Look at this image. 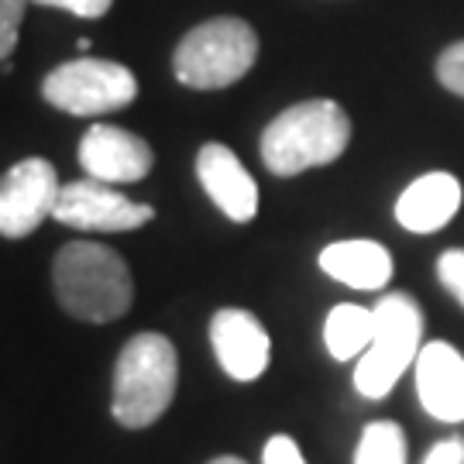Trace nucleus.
<instances>
[{
	"label": "nucleus",
	"instance_id": "nucleus-13",
	"mask_svg": "<svg viewBox=\"0 0 464 464\" xmlns=\"http://www.w3.org/2000/svg\"><path fill=\"white\" fill-rule=\"evenodd\" d=\"M461 207V183L450 172H423L396 199V220L410 234H433L448 227Z\"/></svg>",
	"mask_w": 464,
	"mask_h": 464
},
{
	"label": "nucleus",
	"instance_id": "nucleus-17",
	"mask_svg": "<svg viewBox=\"0 0 464 464\" xmlns=\"http://www.w3.org/2000/svg\"><path fill=\"white\" fill-rule=\"evenodd\" d=\"M437 80L454 97H464V38L437 55Z\"/></svg>",
	"mask_w": 464,
	"mask_h": 464
},
{
	"label": "nucleus",
	"instance_id": "nucleus-7",
	"mask_svg": "<svg viewBox=\"0 0 464 464\" xmlns=\"http://www.w3.org/2000/svg\"><path fill=\"white\" fill-rule=\"evenodd\" d=\"M59 172L49 159H21L4 172L0 179V234L4 237H28L42 227V220L52 217L59 203Z\"/></svg>",
	"mask_w": 464,
	"mask_h": 464
},
{
	"label": "nucleus",
	"instance_id": "nucleus-2",
	"mask_svg": "<svg viewBox=\"0 0 464 464\" xmlns=\"http://www.w3.org/2000/svg\"><path fill=\"white\" fill-rule=\"evenodd\" d=\"M351 141V117L334 100H303L268 121L258 151L272 176H299L306 169L337 162Z\"/></svg>",
	"mask_w": 464,
	"mask_h": 464
},
{
	"label": "nucleus",
	"instance_id": "nucleus-20",
	"mask_svg": "<svg viewBox=\"0 0 464 464\" xmlns=\"http://www.w3.org/2000/svg\"><path fill=\"white\" fill-rule=\"evenodd\" d=\"M262 464H306V458L289 433H276V437H268L266 450H262Z\"/></svg>",
	"mask_w": 464,
	"mask_h": 464
},
{
	"label": "nucleus",
	"instance_id": "nucleus-16",
	"mask_svg": "<svg viewBox=\"0 0 464 464\" xmlns=\"http://www.w3.org/2000/svg\"><path fill=\"white\" fill-rule=\"evenodd\" d=\"M406 433L392 420H375L362 430L354 464H406Z\"/></svg>",
	"mask_w": 464,
	"mask_h": 464
},
{
	"label": "nucleus",
	"instance_id": "nucleus-12",
	"mask_svg": "<svg viewBox=\"0 0 464 464\" xmlns=\"http://www.w3.org/2000/svg\"><path fill=\"white\" fill-rule=\"evenodd\" d=\"M420 406L440 423H464V354L448 341H427L416 358Z\"/></svg>",
	"mask_w": 464,
	"mask_h": 464
},
{
	"label": "nucleus",
	"instance_id": "nucleus-6",
	"mask_svg": "<svg viewBox=\"0 0 464 464\" xmlns=\"http://www.w3.org/2000/svg\"><path fill=\"white\" fill-rule=\"evenodd\" d=\"M42 97L63 114L100 117L131 107L138 97V80L124 63L80 55L55 66L42 80Z\"/></svg>",
	"mask_w": 464,
	"mask_h": 464
},
{
	"label": "nucleus",
	"instance_id": "nucleus-10",
	"mask_svg": "<svg viewBox=\"0 0 464 464\" xmlns=\"http://www.w3.org/2000/svg\"><path fill=\"white\" fill-rule=\"evenodd\" d=\"M210 348H214L217 365L234 382H255L266 375L268 358H272V341L262 320L248 310L224 306L210 320Z\"/></svg>",
	"mask_w": 464,
	"mask_h": 464
},
{
	"label": "nucleus",
	"instance_id": "nucleus-19",
	"mask_svg": "<svg viewBox=\"0 0 464 464\" xmlns=\"http://www.w3.org/2000/svg\"><path fill=\"white\" fill-rule=\"evenodd\" d=\"M437 279L464 306V248H448L437 258Z\"/></svg>",
	"mask_w": 464,
	"mask_h": 464
},
{
	"label": "nucleus",
	"instance_id": "nucleus-3",
	"mask_svg": "<svg viewBox=\"0 0 464 464\" xmlns=\"http://www.w3.org/2000/svg\"><path fill=\"white\" fill-rule=\"evenodd\" d=\"M179 385V358L166 334L141 331L121 348L111 413L124 430H145L166 413Z\"/></svg>",
	"mask_w": 464,
	"mask_h": 464
},
{
	"label": "nucleus",
	"instance_id": "nucleus-1",
	"mask_svg": "<svg viewBox=\"0 0 464 464\" xmlns=\"http://www.w3.org/2000/svg\"><path fill=\"white\" fill-rule=\"evenodd\" d=\"M52 289L59 306L86 324H111L134 303L131 268L100 241H69L55 251Z\"/></svg>",
	"mask_w": 464,
	"mask_h": 464
},
{
	"label": "nucleus",
	"instance_id": "nucleus-23",
	"mask_svg": "<svg viewBox=\"0 0 464 464\" xmlns=\"http://www.w3.org/2000/svg\"><path fill=\"white\" fill-rule=\"evenodd\" d=\"M207 464H248V461H241V458H234V454H220V458H214V461H207Z\"/></svg>",
	"mask_w": 464,
	"mask_h": 464
},
{
	"label": "nucleus",
	"instance_id": "nucleus-15",
	"mask_svg": "<svg viewBox=\"0 0 464 464\" xmlns=\"http://www.w3.org/2000/svg\"><path fill=\"white\" fill-rule=\"evenodd\" d=\"M375 337V314L358 303H337L324 320V344L337 362L362 358Z\"/></svg>",
	"mask_w": 464,
	"mask_h": 464
},
{
	"label": "nucleus",
	"instance_id": "nucleus-9",
	"mask_svg": "<svg viewBox=\"0 0 464 464\" xmlns=\"http://www.w3.org/2000/svg\"><path fill=\"white\" fill-rule=\"evenodd\" d=\"M76 159L90 179L111 186L141 183L155 166V151L149 141L117 124H90L80 138Z\"/></svg>",
	"mask_w": 464,
	"mask_h": 464
},
{
	"label": "nucleus",
	"instance_id": "nucleus-8",
	"mask_svg": "<svg viewBox=\"0 0 464 464\" xmlns=\"http://www.w3.org/2000/svg\"><path fill=\"white\" fill-rule=\"evenodd\" d=\"M52 217L72 231H134L151 224L155 210L149 203L128 199L111 183L80 179V183L63 186Z\"/></svg>",
	"mask_w": 464,
	"mask_h": 464
},
{
	"label": "nucleus",
	"instance_id": "nucleus-11",
	"mask_svg": "<svg viewBox=\"0 0 464 464\" xmlns=\"http://www.w3.org/2000/svg\"><path fill=\"white\" fill-rule=\"evenodd\" d=\"M197 179L203 193L214 199L217 210L234 220V224H248L258 214V186L251 179L245 162L220 141H207L197 151Z\"/></svg>",
	"mask_w": 464,
	"mask_h": 464
},
{
	"label": "nucleus",
	"instance_id": "nucleus-18",
	"mask_svg": "<svg viewBox=\"0 0 464 464\" xmlns=\"http://www.w3.org/2000/svg\"><path fill=\"white\" fill-rule=\"evenodd\" d=\"M24 7H28V0H0V59L4 63H11V55H14Z\"/></svg>",
	"mask_w": 464,
	"mask_h": 464
},
{
	"label": "nucleus",
	"instance_id": "nucleus-5",
	"mask_svg": "<svg viewBox=\"0 0 464 464\" xmlns=\"http://www.w3.org/2000/svg\"><path fill=\"white\" fill-rule=\"evenodd\" d=\"M375 337L358 358L354 389L365 399H385L423 351V310L410 293H385L372 306Z\"/></svg>",
	"mask_w": 464,
	"mask_h": 464
},
{
	"label": "nucleus",
	"instance_id": "nucleus-4",
	"mask_svg": "<svg viewBox=\"0 0 464 464\" xmlns=\"http://www.w3.org/2000/svg\"><path fill=\"white\" fill-rule=\"evenodd\" d=\"M258 59V34L241 17H210L183 34L172 55L176 80L189 90H224L245 80Z\"/></svg>",
	"mask_w": 464,
	"mask_h": 464
},
{
	"label": "nucleus",
	"instance_id": "nucleus-21",
	"mask_svg": "<svg viewBox=\"0 0 464 464\" xmlns=\"http://www.w3.org/2000/svg\"><path fill=\"white\" fill-rule=\"evenodd\" d=\"M32 4L55 7V11H69V14H76V17H103L111 11L114 0H32Z\"/></svg>",
	"mask_w": 464,
	"mask_h": 464
},
{
	"label": "nucleus",
	"instance_id": "nucleus-22",
	"mask_svg": "<svg viewBox=\"0 0 464 464\" xmlns=\"http://www.w3.org/2000/svg\"><path fill=\"white\" fill-rule=\"evenodd\" d=\"M423 464H464V440H458V437L437 440Z\"/></svg>",
	"mask_w": 464,
	"mask_h": 464
},
{
	"label": "nucleus",
	"instance_id": "nucleus-14",
	"mask_svg": "<svg viewBox=\"0 0 464 464\" xmlns=\"http://www.w3.org/2000/svg\"><path fill=\"white\" fill-rule=\"evenodd\" d=\"M320 268L331 279L344 282L358 293H375L385 289L392 279V255L379 241L368 237H354V241H334L320 251Z\"/></svg>",
	"mask_w": 464,
	"mask_h": 464
}]
</instances>
